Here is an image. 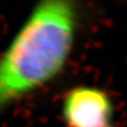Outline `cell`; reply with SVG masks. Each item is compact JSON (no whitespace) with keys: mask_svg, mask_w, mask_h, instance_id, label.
<instances>
[{"mask_svg":"<svg viewBox=\"0 0 127 127\" xmlns=\"http://www.w3.org/2000/svg\"><path fill=\"white\" fill-rule=\"evenodd\" d=\"M109 127H113V126H109Z\"/></svg>","mask_w":127,"mask_h":127,"instance_id":"obj_3","label":"cell"},{"mask_svg":"<svg viewBox=\"0 0 127 127\" xmlns=\"http://www.w3.org/2000/svg\"><path fill=\"white\" fill-rule=\"evenodd\" d=\"M114 111L108 93L93 86L72 88L61 104V115L67 127H109Z\"/></svg>","mask_w":127,"mask_h":127,"instance_id":"obj_2","label":"cell"},{"mask_svg":"<svg viewBox=\"0 0 127 127\" xmlns=\"http://www.w3.org/2000/svg\"><path fill=\"white\" fill-rule=\"evenodd\" d=\"M79 23L75 1L47 0L33 8L0 56V114L62 73Z\"/></svg>","mask_w":127,"mask_h":127,"instance_id":"obj_1","label":"cell"}]
</instances>
